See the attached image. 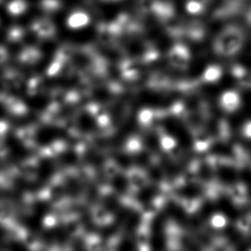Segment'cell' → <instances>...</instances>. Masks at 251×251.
<instances>
[{
	"mask_svg": "<svg viewBox=\"0 0 251 251\" xmlns=\"http://www.w3.org/2000/svg\"><path fill=\"white\" fill-rule=\"evenodd\" d=\"M243 133H244V136L248 138H251V121L246 123L245 126L243 127Z\"/></svg>",
	"mask_w": 251,
	"mask_h": 251,
	"instance_id": "18",
	"label": "cell"
},
{
	"mask_svg": "<svg viewBox=\"0 0 251 251\" xmlns=\"http://www.w3.org/2000/svg\"><path fill=\"white\" fill-rule=\"evenodd\" d=\"M154 118V112L151 109H143L141 112H139V122L142 124L143 126H148L153 122Z\"/></svg>",
	"mask_w": 251,
	"mask_h": 251,
	"instance_id": "10",
	"label": "cell"
},
{
	"mask_svg": "<svg viewBox=\"0 0 251 251\" xmlns=\"http://www.w3.org/2000/svg\"><path fill=\"white\" fill-rule=\"evenodd\" d=\"M6 58V51L5 49L0 47V62H3L4 59Z\"/></svg>",
	"mask_w": 251,
	"mask_h": 251,
	"instance_id": "19",
	"label": "cell"
},
{
	"mask_svg": "<svg viewBox=\"0 0 251 251\" xmlns=\"http://www.w3.org/2000/svg\"><path fill=\"white\" fill-rule=\"evenodd\" d=\"M210 138L207 134L203 132H199L195 138V150L200 152H203L208 149L210 145Z\"/></svg>",
	"mask_w": 251,
	"mask_h": 251,
	"instance_id": "6",
	"label": "cell"
},
{
	"mask_svg": "<svg viewBox=\"0 0 251 251\" xmlns=\"http://www.w3.org/2000/svg\"><path fill=\"white\" fill-rule=\"evenodd\" d=\"M160 144L163 150L165 151H171L175 150L177 147V142L172 136L170 135H163L160 139Z\"/></svg>",
	"mask_w": 251,
	"mask_h": 251,
	"instance_id": "9",
	"label": "cell"
},
{
	"mask_svg": "<svg viewBox=\"0 0 251 251\" xmlns=\"http://www.w3.org/2000/svg\"><path fill=\"white\" fill-rule=\"evenodd\" d=\"M251 219L248 217H245L241 219L240 221H238V226L241 230H248L249 228L251 227Z\"/></svg>",
	"mask_w": 251,
	"mask_h": 251,
	"instance_id": "15",
	"label": "cell"
},
{
	"mask_svg": "<svg viewBox=\"0 0 251 251\" xmlns=\"http://www.w3.org/2000/svg\"><path fill=\"white\" fill-rule=\"evenodd\" d=\"M91 22V17L83 10H75L68 17L66 24L71 28L78 29L85 27Z\"/></svg>",
	"mask_w": 251,
	"mask_h": 251,
	"instance_id": "2",
	"label": "cell"
},
{
	"mask_svg": "<svg viewBox=\"0 0 251 251\" xmlns=\"http://www.w3.org/2000/svg\"><path fill=\"white\" fill-rule=\"evenodd\" d=\"M9 209L6 206L0 204V220H5L6 218L9 217Z\"/></svg>",
	"mask_w": 251,
	"mask_h": 251,
	"instance_id": "17",
	"label": "cell"
},
{
	"mask_svg": "<svg viewBox=\"0 0 251 251\" xmlns=\"http://www.w3.org/2000/svg\"><path fill=\"white\" fill-rule=\"evenodd\" d=\"M32 30L40 38H49L54 36L55 26L50 21L38 20L32 25Z\"/></svg>",
	"mask_w": 251,
	"mask_h": 251,
	"instance_id": "3",
	"label": "cell"
},
{
	"mask_svg": "<svg viewBox=\"0 0 251 251\" xmlns=\"http://www.w3.org/2000/svg\"><path fill=\"white\" fill-rule=\"evenodd\" d=\"M220 74L218 72L217 70H210L206 73L205 79L207 82H215L218 79L220 78Z\"/></svg>",
	"mask_w": 251,
	"mask_h": 251,
	"instance_id": "13",
	"label": "cell"
},
{
	"mask_svg": "<svg viewBox=\"0 0 251 251\" xmlns=\"http://www.w3.org/2000/svg\"><path fill=\"white\" fill-rule=\"evenodd\" d=\"M210 225L216 229H222L225 227L227 225V218L224 214H215L211 217Z\"/></svg>",
	"mask_w": 251,
	"mask_h": 251,
	"instance_id": "8",
	"label": "cell"
},
{
	"mask_svg": "<svg viewBox=\"0 0 251 251\" xmlns=\"http://www.w3.org/2000/svg\"><path fill=\"white\" fill-rule=\"evenodd\" d=\"M130 181L133 186L139 189L146 186L147 183V177L142 171L133 170L130 173Z\"/></svg>",
	"mask_w": 251,
	"mask_h": 251,
	"instance_id": "5",
	"label": "cell"
},
{
	"mask_svg": "<svg viewBox=\"0 0 251 251\" xmlns=\"http://www.w3.org/2000/svg\"><path fill=\"white\" fill-rule=\"evenodd\" d=\"M231 195L232 199L236 202L242 203L246 200V190L245 187L241 184L235 185L231 190Z\"/></svg>",
	"mask_w": 251,
	"mask_h": 251,
	"instance_id": "7",
	"label": "cell"
},
{
	"mask_svg": "<svg viewBox=\"0 0 251 251\" xmlns=\"http://www.w3.org/2000/svg\"><path fill=\"white\" fill-rule=\"evenodd\" d=\"M127 150L129 152L131 153H136V152H139V150H141V143L139 142V140L133 138V139L130 140L128 143H127Z\"/></svg>",
	"mask_w": 251,
	"mask_h": 251,
	"instance_id": "12",
	"label": "cell"
},
{
	"mask_svg": "<svg viewBox=\"0 0 251 251\" xmlns=\"http://www.w3.org/2000/svg\"><path fill=\"white\" fill-rule=\"evenodd\" d=\"M23 31L20 30L18 27H16V28H13L12 30L10 31V33H9V39H10V41H17V40H19L23 36Z\"/></svg>",
	"mask_w": 251,
	"mask_h": 251,
	"instance_id": "14",
	"label": "cell"
},
{
	"mask_svg": "<svg viewBox=\"0 0 251 251\" xmlns=\"http://www.w3.org/2000/svg\"><path fill=\"white\" fill-rule=\"evenodd\" d=\"M240 96L237 92L230 90L221 95L220 105L226 112H234L240 106Z\"/></svg>",
	"mask_w": 251,
	"mask_h": 251,
	"instance_id": "1",
	"label": "cell"
},
{
	"mask_svg": "<svg viewBox=\"0 0 251 251\" xmlns=\"http://www.w3.org/2000/svg\"><path fill=\"white\" fill-rule=\"evenodd\" d=\"M28 9V3L25 0H11L7 5L8 12L12 16H19L24 13Z\"/></svg>",
	"mask_w": 251,
	"mask_h": 251,
	"instance_id": "4",
	"label": "cell"
},
{
	"mask_svg": "<svg viewBox=\"0 0 251 251\" xmlns=\"http://www.w3.org/2000/svg\"><path fill=\"white\" fill-rule=\"evenodd\" d=\"M43 5L47 10H55L59 8V2L57 0H45Z\"/></svg>",
	"mask_w": 251,
	"mask_h": 251,
	"instance_id": "16",
	"label": "cell"
},
{
	"mask_svg": "<svg viewBox=\"0 0 251 251\" xmlns=\"http://www.w3.org/2000/svg\"><path fill=\"white\" fill-rule=\"evenodd\" d=\"M38 58H39V52L32 48L24 51L22 54V59L26 62L36 61Z\"/></svg>",
	"mask_w": 251,
	"mask_h": 251,
	"instance_id": "11",
	"label": "cell"
}]
</instances>
